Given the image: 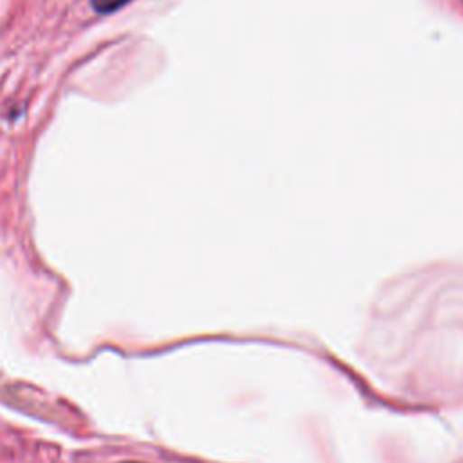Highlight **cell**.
I'll return each mask as SVG.
<instances>
[{"label":"cell","instance_id":"obj_1","mask_svg":"<svg viewBox=\"0 0 463 463\" xmlns=\"http://www.w3.org/2000/svg\"><path fill=\"white\" fill-rule=\"evenodd\" d=\"M129 0H93V6L100 14H111L115 10H120Z\"/></svg>","mask_w":463,"mask_h":463},{"label":"cell","instance_id":"obj_2","mask_svg":"<svg viewBox=\"0 0 463 463\" xmlns=\"http://www.w3.org/2000/svg\"><path fill=\"white\" fill-rule=\"evenodd\" d=\"M125 463H138V461H125Z\"/></svg>","mask_w":463,"mask_h":463}]
</instances>
